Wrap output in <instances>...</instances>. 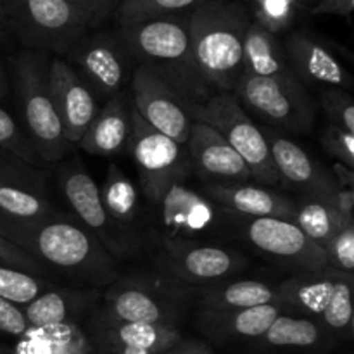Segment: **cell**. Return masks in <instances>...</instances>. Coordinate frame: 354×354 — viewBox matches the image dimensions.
<instances>
[{
	"mask_svg": "<svg viewBox=\"0 0 354 354\" xmlns=\"http://www.w3.org/2000/svg\"><path fill=\"white\" fill-rule=\"evenodd\" d=\"M0 235L48 272H61L97 289L118 279V259L78 221L59 213L28 221L0 218Z\"/></svg>",
	"mask_w": 354,
	"mask_h": 354,
	"instance_id": "6da1fadb",
	"label": "cell"
},
{
	"mask_svg": "<svg viewBox=\"0 0 354 354\" xmlns=\"http://www.w3.org/2000/svg\"><path fill=\"white\" fill-rule=\"evenodd\" d=\"M190 12L118 24L116 38L138 64L175 86L194 107L214 95L197 69L189 31Z\"/></svg>",
	"mask_w": 354,
	"mask_h": 354,
	"instance_id": "7a4b0ae2",
	"label": "cell"
},
{
	"mask_svg": "<svg viewBox=\"0 0 354 354\" xmlns=\"http://www.w3.org/2000/svg\"><path fill=\"white\" fill-rule=\"evenodd\" d=\"M251 21L248 7L239 0H204L190 10L192 54L213 93L232 92L244 73L242 50Z\"/></svg>",
	"mask_w": 354,
	"mask_h": 354,
	"instance_id": "3957f363",
	"label": "cell"
},
{
	"mask_svg": "<svg viewBox=\"0 0 354 354\" xmlns=\"http://www.w3.org/2000/svg\"><path fill=\"white\" fill-rule=\"evenodd\" d=\"M21 128L44 165L59 162L68 152L50 92V55L21 50L12 62Z\"/></svg>",
	"mask_w": 354,
	"mask_h": 354,
	"instance_id": "277c9868",
	"label": "cell"
},
{
	"mask_svg": "<svg viewBox=\"0 0 354 354\" xmlns=\"http://www.w3.org/2000/svg\"><path fill=\"white\" fill-rule=\"evenodd\" d=\"M7 26L24 50L66 55L88 30V21L66 0H0Z\"/></svg>",
	"mask_w": 354,
	"mask_h": 354,
	"instance_id": "5b68a950",
	"label": "cell"
},
{
	"mask_svg": "<svg viewBox=\"0 0 354 354\" xmlns=\"http://www.w3.org/2000/svg\"><path fill=\"white\" fill-rule=\"evenodd\" d=\"M232 93L245 113H252L280 133H308L317 120L313 97L292 73L279 76L242 73Z\"/></svg>",
	"mask_w": 354,
	"mask_h": 354,
	"instance_id": "8992f818",
	"label": "cell"
},
{
	"mask_svg": "<svg viewBox=\"0 0 354 354\" xmlns=\"http://www.w3.org/2000/svg\"><path fill=\"white\" fill-rule=\"evenodd\" d=\"M192 118L216 130L228 142L248 165L252 180L261 185H275L280 182L263 130L245 113L234 93H214L206 102L194 107Z\"/></svg>",
	"mask_w": 354,
	"mask_h": 354,
	"instance_id": "52a82bcc",
	"label": "cell"
},
{
	"mask_svg": "<svg viewBox=\"0 0 354 354\" xmlns=\"http://www.w3.org/2000/svg\"><path fill=\"white\" fill-rule=\"evenodd\" d=\"M138 178L142 194L154 206L173 182L183 180L187 173L185 151L161 131L145 123L131 106V130L127 142Z\"/></svg>",
	"mask_w": 354,
	"mask_h": 354,
	"instance_id": "ba28073f",
	"label": "cell"
},
{
	"mask_svg": "<svg viewBox=\"0 0 354 354\" xmlns=\"http://www.w3.org/2000/svg\"><path fill=\"white\" fill-rule=\"evenodd\" d=\"M57 182L62 196L78 218L76 221L93 237L99 239L111 256L120 259L137 251L138 241L113 223L100 199L99 185L83 169V166H80V162L64 166L59 171Z\"/></svg>",
	"mask_w": 354,
	"mask_h": 354,
	"instance_id": "9c48e42d",
	"label": "cell"
},
{
	"mask_svg": "<svg viewBox=\"0 0 354 354\" xmlns=\"http://www.w3.org/2000/svg\"><path fill=\"white\" fill-rule=\"evenodd\" d=\"M130 83L131 106L142 120L176 144L185 145L194 123L192 104L158 73L142 64L133 69Z\"/></svg>",
	"mask_w": 354,
	"mask_h": 354,
	"instance_id": "30bf717a",
	"label": "cell"
},
{
	"mask_svg": "<svg viewBox=\"0 0 354 354\" xmlns=\"http://www.w3.org/2000/svg\"><path fill=\"white\" fill-rule=\"evenodd\" d=\"M245 265L248 261L241 252L199 242H162L158 258L162 275L182 287L223 282Z\"/></svg>",
	"mask_w": 354,
	"mask_h": 354,
	"instance_id": "8fae6325",
	"label": "cell"
},
{
	"mask_svg": "<svg viewBox=\"0 0 354 354\" xmlns=\"http://www.w3.org/2000/svg\"><path fill=\"white\" fill-rule=\"evenodd\" d=\"M69 64L90 86L97 99L106 102L123 90L131 75V57L116 35L109 31L86 33L66 54Z\"/></svg>",
	"mask_w": 354,
	"mask_h": 354,
	"instance_id": "7c38bea8",
	"label": "cell"
},
{
	"mask_svg": "<svg viewBox=\"0 0 354 354\" xmlns=\"http://www.w3.org/2000/svg\"><path fill=\"white\" fill-rule=\"evenodd\" d=\"M156 223L162 242H196L218 230L223 209L204 194L187 187L183 180L173 182L154 204Z\"/></svg>",
	"mask_w": 354,
	"mask_h": 354,
	"instance_id": "4fadbf2b",
	"label": "cell"
},
{
	"mask_svg": "<svg viewBox=\"0 0 354 354\" xmlns=\"http://www.w3.org/2000/svg\"><path fill=\"white\" fill-rule=\"evenodd\" d=\"M242 232L258 251L270 258L296 266L303 272L328 268L327 252L306 237L292 221L282 218H241Z\"/></svg>",
	"mask_w": 354,
	"mask_h": 354,
	"instance_id": "5bb4252c",
	"label": "cell"
},
{
	"mask_svg": "<svg viewBox=\"0 0 354 354\" xmlns=\"http://www.w3.org/2000/svg\"><path fill=\"white\" fill-rule=\"evenodd\" d=\"M48 80L64 140L68 144H78L99 113L95 93L83 82L76 69L61 57L50 59Z\"/></svg>",
	"mask_w": 354,
	"mask_h": 354,
	"instance_id": "9a60e30c",
	"label": "cell"
},
{
	"mask_svg": "<svg viewBox=\"0 0 354 354\" xmlns=\"http://www.w3.org/2000/svg\"><path fill=\"white\" fill-rule=\"evenodd\" d=\"M104 299L106 306L102 310L106 313L131 324L176 327L182 318V308L176 303L175 294L168 296L138 280H118L104 294Z\"/></svg>",
	"mask_w": 354,
	"mask_h": 354,
	"instance_id": "2e32d148",
	"label": "cell"
},
{
	"mask_svg": "<svg viewBox=\"0 0 354 354\" xmlns=\"http://www.w3.org/2000/svg\"><path fill=\"white\" fill-rule=\"evenodd\" d=\"M287 61L292 75L303 85H320L322 88L351 90L353 76L341 59L310 31H294L283 41Z\"/></svg>",
	"mask_w": 354,
	"mask_h": 354,
	"instance_id": "e0dca14e",
	"label": "cell"
},
{
	"mask_svg": "<svg viewBox=\"0 0 354 354\" xmlns=\"http://www.w3.org/2000/svg\"><path fill=\"white\" fill-rule=\"evenodd\" d=\"M263 135L268 142L270 154L280 180L301 190L303 196L324 197V199L334 197L339 185L332 173L315 161L301 145L273 128L263 130Z\"/></svg>",
	"mask_w": 354,
	"mask_h": 354,
	"instance_id": "ac0fdd59",
	"label": "cell"
},
{
	"mask_svg": "<svg viewBox=\"0 0 354 354\" xmlns=\"http://www.w3.org/2000/svg\"><path fill=\"white\" fill-rule=\"evenodd\" d=\"M185 145L190 166L207 183H248L252 180L241 156L207 124L194 121Z\"/></svg>",
	"mask_w": 354,
	"mask_h": 354,
	"instance_id": "d6986e66",
	"label": "cell"
},
{
	"mask_svg": "<svg viewBox=\"0 0 354 354\" xmlns=\"http://www.w3.org/2000/svg\"><path fill=\"white\" fill-rule=\"evenodd\" d=\"M90 346L93 348H121L162 354L182 339L178 328L171 325L131 324L118 320L104 310L97 311L90 324Z\"/></svg>",
	"mask_w": 354,
	"mask_h": 354,
	"instance_id": "ffe728a7",
	"label": "cell"
},
{
	"mask_svg": "<svg viewBox=\"0 0 354 354\" xmlns=\"http://www.w3.org/2000/svg\"><path fill=\"white\" fill-rule=\"evenodd\" d=\"M204 196L225 213L241 218H282L290 220L294 201L283 194L248 183H206Z\"/></svg>",
	"mask_w": 354,
	"mask_h": 354,
	"instance_id": "44dd1931",
	"label": "cell"
},
{
	"mask_svg": "<svg viewBox=\"0 0 354 354\" xmlns=\"http://www.w3.org/2000/svg\"><path fill=\"white\" fill-rule=\"evenodd\" d=\"M286 311L277 304H263L242 310H201L197 315L199 330L211 341H258L270 325Z\"/></svg>",
	"mask_w": 354,
	"mask_h": 354,
	"instance_id": "7402d4cb",
	"label": "cell"
},
{
	"mask_svg": "<svg viewBox=\"0 0 354 354\" xmlns=\"http://www.w3.org/2000/svg\"><path fill=\"white\" fill-rule=\"evenodd\" d=\"M102 292L97 287L76 289V287H50L38 294L33 301L23 306L31 328H45L54 325L71 324L100 299Z\"/></svg>",
	"mask_w": 354,
	"mask_h": 354,
	"instance_id": "603a6c76",
	"label": "cell"
},
{
	"mask_svg": "<svg viewBox=\"0 0 354 354\" xmlns=\"http://www.w3.org/2000/svg\"><path fill=\"white\" fill-rule=\"evenodd\" d=\"M342 277L344 273L332 268L304 272L301 275L290 277L275 286V304L286 313L320 318Z\"/></svg>",
	"mask_w": 354,
	"mask_h": 354,
	"instance_id": "cb8c5ba5",
	"label": "cell"
},
{
	"mask_svg": "<svg viewBox=\"0 0 354 354\" xmlns=\"http://www.w3.org/2000/svg\"><path fill=\"white\" fill-rule=\"evenodd\" d=\"M131 130V107L123 93L111 97L80 138L82 151L92 156H116L127 149Z\"/></svg>",
	"mask_w": 354,
	"mask_h": 354,
	"instance_id": "d4e9b609",
	"label": "cell"
},
{
	"mask_svg": "<svg viewBox=\"0 0 354 354\" xmlns=\"http://www.w3.org/2000/svg\"><path fill=\"white\" fill-rule=\"evenodd\" d=\"M201 310H242L275 304V287L259 280H235L197 287L192 290Z\"/></svg>",
	"mask_w": 354,
	"mask_h": 354,
	"instance_id": "484cf974",
	"label": "cell"
},
{
	"mask_svg": "<svg viewBox=\"0 0 354 354\" xmlns=\"http://www.w3.org/2000/svg\"><path fill=\"white\" fill-rule=\"evenodd\" d=\"M100 190V199L107 214L120 230L138 241L140 225V201L138 189L130 176L116 165H111Z\"/></svg>",
	"mask_w": 354,
	"mask_h": 354,
	"instance_id": "4316f807",
	"label": "cell"
},
{
	"mask_svg": "<svg viewBox=\"0 0 354 354\" xmlns=\"http://www.w3.org/2000/svg\"><path fill=\"white\" fill-rule=\"evenodd\" d=\"M266 349H317L330 341V334L318 318L282 313L258 339Z\"/></svg>",
	"mask_w": 354,
	"mask_h": 354,
	"instance_id": "83f0119b",
	"label": "cell"
},
{
	"mask_svg": "<svg viewBox=\"0 0 354 354\" xmlns=\"http://www.w3.org/2000/svg\"><path fill=\"white\" fill-rule=\"evenodd\" d=\"M289 221H292L310 241L324 249L342 228L354 223L339 213L332 199L310 196L294 201V213Z\"/></svg>",
	"mask_w": 354,
	"mask_h": 354,
	"instance_id": "f1b7e54d",
	"label": "cell"
},
{
	"mask_svg": "<svg viewBox=\"0 0 354 354\" xmlns=\"http://www.w3.org/2000/svg\"><path fill=\"white\" fill-rule=\"evenodd\" d=\"M242 64L245 75L252 76H279L292 73L283 50V41L254 21L249 23L245 31Z\"/></svg>",
	"mask_w": 354,
	"mask_h": 354,
	"instance_id": "f546056e",
	"label": "cell"
},
{
	"mask_svg": "<svg viewBox=\"0 0 354 354\" xmlns=\"http://www.w3.org/2000/svg\"><path fill=\"white\" fill-rule=\"evenodd\" d=\"M315 3L317 0H245L244 6L254 23L279 35L290 30L304 12H311Z\"/></svg>",
	"mask_w": 354,
	"mask_h": 354,
	"instance_id": "4dcf8cb0",
	"label": "cell"
},
{
	"mask_svg": "<svg viewBox=\"0 0 354 354\" xmlns=\"http://www.w3.org/2000/svg\"><path fill=\"white\" fill-rule=\"evenodd\" d=\"M55 213L57 211L41 194L0 183V218L3 220H40Z\"/></svg>",
	"mask_w": 354,
	"mask_h": 354,
	"instance_id": "1f68e13d",
	"label": "cell"
},
{
	"mask_svg": "<svg viewBox=\"0 0 354 354\" xmlns=\"http://www.w3.org/2000/svg\"><path fill=\"white\" fill-rule=\"evenodd\" d=\"M320 324L330 337L353 335V275H344L335 286L330 301L320 315Z\"/></svg>",
	"mask_w": 354,
	"mask_h": 354,
	"instance_id": "d6a6232c",
	"label": "cell"
},
{
	"mask_svg": "<svg viewBox=\"0 0 354 354\" xmlns=\"http://www.w3.org/2000/svg\"><path fill=\"white\" fill-rule=\"evenodd\" d=\"M201 2L204 0H123L114 17L118 24H128L135 21L190 12Z\"/></svg>",
	"mask_w": 354,
	"mask_h": 354,
	"instance_id": "836d02e7",
	"label": "cell"
},
{
	"mask_svg": "<svg viewBox=\"0 0 354 354\" xmlns=\"http://www.w3.org/2000/svg\"><path fill=\"white\" fill-rule=\"evenodd\" d=\"M47 171L44 168H35L26 165L16 156L0 149V183L19 187L45 196L47 190Z\"/></svg>",
	"mask_w": 354,
	"mask_h": 354,
	"instance_id": "e575fe53",
	"label": "cell"
},
{
	"mask_svg": "<svg viewBox=\"0 0 354 354\" xmlns=\"http://www.w3.org/2000/svg\"><path fill=\"white\" fill-rule=\"evenodd\" d=\"M45 289H48V282L41 277L28 275L0 265V297L3 299L24 306Z\"/></svg>",
	"mask_w": 354,
	"mask_h": 354,
	"instance_id": "d590c367",
	"label": "cell"
},
{
	"mask_svg": "<svg viewBox=\"0 0 354 354\" xmlns=\"http://www.w3.org/2000/svg\"><path fill=\"white\" fill-rule=\"evenodd\" d=\"M0 149L19 158L26 165L44 168V162L31 147L21 124L3 107H0Z\"/></svg>",
	"mask_w": 354,
	"mask_h": 354,
	"instance_id": "8d00e7d4",
	"label": "cell"
},
{
	"mask_svg": "<svg viewBox=\"0 0 354 354\" xmlns=\"http://www.w3.org/2000/svg\"><path fill=\"white\" fill-rule=\"evenodd\" d=\"M320 104L328 123L354 133V102L348 90L334 86L320 88Z\"/></svg>",
	"mask_w": 354,
	"mask_h": 354,
	"instance_id": "74e56055",
	"label": "cell"
},
{
	"mask_svg": "<svg viewBox=\"0 0 354 354\" xmlns=\"http://www.w3.org/2000/svg\"><path fill=\"white\" fill-rule=\"evenodd\" d=\"M328 268L337 270L344 275L354 272V223L342 228L325 248Z\"/></svg>",
	"mask_w": 354,
	"mask_h": 354,
	"instance_id": "f35d334b",
	"label": "cell"
},
{
	"mask_svg": "<svg viewBox=\"0 0 354 354\" xmlns=\"http://www.w3.org/2000/svg\"><path fill=\"white\" fill-rule=\"evenodd\" d=\"M320 144L328 156L353 169L354 166V133L335 124H328L320 137Z\"/></svg>",
	"mask_w": 354,
	"mask_h": 354,
	"instance_id": "ab89813d",
	"label": "cell"
},
{
	"mask_svg": "<svg viewBox=\"0 0 354 354\" xmlns=\"http://www.w3.org/2000/svg\"><path fill=\"white\" fill-rule=\"evenodd\" d=\"M0 265L17 270V272H24L28 275L41 277V279H47L48 273H50L44 265H40L37 259L31 258L26 251H23L19 245L12 244L2 235H0Z\"/></svg>",
	"mask_w": 354,
	"mask_h": 354,
	"instance_id": "60d3db41",
	"label": "cell"
},
{
	"mask_svg": "<svg viewBox=\"0 0 354 354\" xmlns=\"http://www.w3.org/2000/svg\"><path fill=\"white\" fill-rule=\"evenodd\" d=\"M71 3L78 12L85 16L90 28L102 24L107 17L114 16L123 0H66Z\"/></svg>",
	"mask_w": 354,
	"mask_h": 354,
	"instance_id": "b9f144b4",
	"label": "cell"
},
{
	"mask_svg": "<svg viewBox=\"0 0 354 354\" xmlns=\"http://www.w3.org/2000/svg\"><path fill=\"white\" fill-rule=\"evenodd\" d=\"M30 330L31 327L24 317L23 306L0 297V334L24 337Z\"/></svg>",
	"mask_w": 354,
	"mask_h": 354,
	"instance_id": "7bdbcfd3",
	"label": "cell"
},
{
	"mask_svg": "<svg viewBox=\"0 0 354 354\" xmlns=\"http://www.w3.org/2000/svg\"><path fill=\"white\" fill-rule=\"evenodd\" d=\"M354 10V0H317L311 14L322 16V14H332V16H341L351 21Z\"/></svg>",
	"mask_w": 354,
	"mask_h": 354,
	"instance_id": "ee69618b",
	"label": "cell"
},
{
	"mask_svg": "<svg viewBox=\"0 0 354 354\" xmlns=\"http://www.w3.org/2000/svg\"><path fill=\"white\" fill-rule=\"evenodd\" d=\"M332 203L337 207L339 213L348 220L354 221V189H346V187H339L335 190Z\"/></svg>",
	"mask_w": 354,
	"mask_h": 354,
	"instance_id": "f6af8a7d",
	"label": "cell"
},
{
	"mask_svg": "<svg viewBox=\"0 0 354 354\" xmlns=\"http://www.w3.org/2000/svg\"><path fill=\"white\" fill-rule=\"evenodd\" d=\"M162 354H213V353H211L206 346L201 344V342L183 341V339H180L175 346H171L168 351H165Z\"/></svg>",
	"mask_w": 354,
	"mask_h": 354,
	"instance_id": "bcb514c9",
	"label": "cell"
},
{
	"mask_svg": "<svg viewBox=\"0 0 354 354\" xmlns=\"http://www.w3.org/2000/svg\"><path fill=\"white\" fill-rule=\"evenodd\" d=\"M332 176L335 178L339 187H346V189H354V173L351 168L344 166L342 162H334L332 166Z\"/></svg>",
	"mask_w": 354,
	"mask_h": 354,
	"instance_id": "7dc6e473",
	"label": "cell"
},
{
	"mask_svg": "<svg viewBox=\"0 0 354 354\" xmlns=\"http://www.w3.org/2000/svg\"><path fill=\"white\" fill-rule=\"evenodd\" d=\"M9 93V78H7L6 66H3L2 57H0V100H3Z\"/></svg>",
	"mask_w": 354,
	"mask_h": 354,
	"instance_id": "c3c4849f",
	"label": "cell"
},
{
	"mask_svg": "<svg viewBox=\"0 0 354 354\" xmlns=\"http://www.w3.org/2000/svg\"><path fill=\"white\" fill-rule=\"evenodd\" d=\"M95 354H151L145 351H133V349H121V348H93Z\"/></svg>",
	"mask_w": 354,
	"mask_h": 354,
	"instance_id": "681fc988",
	"label": "cell"
},
{
	"mask_svg": "<svg viewBox=\"0 0 354 354\" xmlns=\"http://www.w3.org/2000/svg\"><path fill=\"white\" fill-rule=\"evenodd\" d=\"M7 37H10V31L9 26H7V19H6V14H3V7L0 3V41L7 40Z\"/></svg>",
	"mask_w": 354,
	"mask_h": 354,
	"instance_id": "f907efd6",
	"label": "cell"
}]
</instances>
